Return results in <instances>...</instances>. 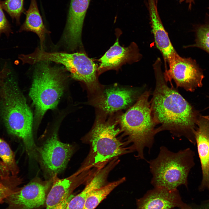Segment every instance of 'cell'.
I'll list each match as a JSON object with an SVG mask.
<instances>
[{"label": "cell", "mask_w": 209, "mask_h": 209, "mask_svg": "<svg viewBox=\"0 0 209 209\" xmlns=\"http://www.w3.org/2000/svg\"><path fill=\"white\" fill-rule=\"evenodd\" d=\"M195 43L185 48L195 47L201 49L209 54V21L197 25L195 28Z\"/></svg>", "instance_id": "22"}, {"label": "cell", "mask_w": 209, "mask_h": 209, "mask_svg": "<svg viewBox=\"0 0 209 209\" xmlns=\"http://www.w3.org/2000/svg\"><path fill=\"white\" fill-rule=\"evenodd\" d=\"M0 158L11 174L14 176H17L19 169L16 161L14 153L8 143L1 138Z\"/></svg>", "instance_id": "21"}, {"label": "cell", "mask_w": 209, "mask_h": 209, "mask_svg": "<svg viewBox=\"0 0 209 209\" xmlns=\"http://www.w3.org/2000/svg\"><path fill=\"white\" fill-rule=\"evenodd\" d=\"M52 179L44 181L36 177L23 187L18 188L8 195L4 202L5 209H35L45 203Z\"/></svg>", "instance_id": "9"}, {"label": "cell", "mask_w": 209, "mask_h": 209, "mask_svg": "<svg viewBox=\"0 0 209 209\" xmlns=\"http://www.w3.org/2000/svg\"><path fill=\"white\" fill-rule=\"evenodd\" d=\"M149 93L145 91L142 94L119 119L121 130L132 144V151H135L136 157L142 160L145 159V149H151L157 133L149 101Z\"/></svg>", "instance_id": "4"}, {"label": "cell", "mask_w": 209, "mask_h": 209, "mask_svg": "<svg viewBox=\"0 0 209 209\" xmlns=\"http://www.w3.org/2000/svg\"><path fill=\"white\" fill-rule=\"evenodd\" d=\"M22 181L17 176H13L3 162L0 160V188L8 187L15 189Z\"/></svg>", "instance_id": "24"}, {"label": "cell", "mask_w": 209, "mask_h": 209, "mask_svg": "<svg viewBox=\"0 0 209 209\" xmlns=\"http://www.w3.org/2000/svg\"><path fill=\"white\" fill-rule=\"evenodd\" d=\"M125 180L123 178L97 189L88 196L83 209H94L116 187Z\"/></svg>", "instance_id": "20"}, {"label": "cell", "mask_w": 209, "mask_h": 209, "mask_svg": "<svg viewBox=\"0 0 209 209\" xmlns=\"http://www.w3.org/2000/svg\"><path fill=\"white\" fill-rule=\"evenodd\" d=\"M0 109L8 132L21 140L29 156L35 159L37 147L33 135L32 113L17 82L9 76L1 89Z\"/></svg>", "instance_id": "2"}, {"label": "cell", "mask_w": 209, "mask_h": 209, "mask_svg": "<svg viewBox=\"0 0 209 209\" xmlns=\"http://www.w3.org/2000/svg\"><path fill=\"white\" fill-rule=\"evenodd\" d=\"M74 151L73 145L61 142L56 132L37 148V158L49 179L65 169Z\"/></svg>", "instance_id": "8"}, {"label": "cell", "mask_w": 209, "mask_h": 209, "mask_svg": "<svg viewBox=\"0 0 209 209\" xmlns=\"http://www.w3.org/2000/svg\"><path fill=\"white\" fill-rule=\"evenodd\" d=\"M118 37L113 45L99 60L100 64L98 69L99 73L108 70L117 69L123 64L136 62L141 59L142 55L135 42H132L128 47H123L119 44Z\"/></svg>", "instance_id": "15"}, {"label": "cell", "mask_w": 209, "mask_h": 209, "mask_svg": "<svg viewBox=\"0 0 209 209\" xmlns=\"http://www.w3.org/2000/svg\"><path fill=\"white\" fill-rule=\"evenodd\" d=\"M208 8L209 9V8Z\"/></svg>", "instance_id": "30"}, {"label": "cell", "mask_w": 209, "mask_h": 209, "mask_svg": "<svg viewBox=\"0 0 209 209\" xmlns=\"http://www.w3.org/2000/svg\"><path fill=\"white\" fill-rule=\"evenodd\" d=\"M15 190L14 189L8 187L0 188V203L4 202V201L6 198Z\"/></svg>", "instance_id": "26"}, {"label": "cell", "mask_w": 209, "mask_h": 209, "mask_svg": "<svg viewBox=\"0 0 209 209\" xmlns=\"http://www.w3.org/2000/svg\"><path fill=\"white\" fill-rule=\"evenodd\" d=\"M19 58L23 64L33 65L47 61L62 65L73 78L83 82L88 88L94 87L98 82L96 65L83 53L48 52L37 47L31 53L20 55Z\"/></svg>", "instance_id": "7"}, {"label": "cell", "mask_w": 209, "mask_h": 209, "mask_svg": "<svg viewBox=\"0 0 209 209\" xmlns=\"http://www.w3.org/2000/svg\"><path fill=\"white\" fill-rule=\"evenodd\" d=\"M106 183V179L103 175L99 173L95 174L81 192L74 196L70 200L66 209H83L89 194L104 186Z\"/></svg>", "instance_id": "19"}, {"label": "cell", "mask_w": 209, "mask_h": 209, "mask_svg": "<svg viewBox=\"0 0 209 209\" xmlns=\"http://www.w3.org/2000/svg\"><path fill=\"white\" fill-rule=\"evenodd\" d=\"M161 64L158 58L153 65L156 87L151 108L155 123L161 125L157 133L168 131L174 136L185 137L195 145L198 114L177 91L168 86Z\"/></svg>", "instance_id": "1"}, {"label": "cell", "mask_w": 209, "mask_h": 209, "mask_svg": "<svg viewBox=\"0 0 209 209\" xmlns=\"http://www.w3.org/2000/svg\"><path fill=\"white\" fill-rule=\"evenodd\" d=\"M152 30L155 45L168 62L177 52L174 48L160 17L154 0H147Z\"/></svg>", "instance_id": "17"}, {"label": "cell", "mask_w": 209, "mask_h": 209, "mask_svg": "<svg viewBox=\"0 0 209 209\" xmlns=\"http://www.w3.org/2000/svg\"><path fill=\"white\" fill-rule=\"evenodd\" d=\"M137 209H192V206L183 202L177 189L154 187L137 200Z\"/></svg>", "instance_id": "13"}, {"label": "cell", "mask_w": 209, "mask_h": 209, "mask_svg": "<svg viewBox=\"0 0 209 209\" xmlns=\"http://www.w3.org/2000/svg\"><path fill=\"white\" fill-rule=\"evenodd\" d=\"M88 173L79 169L74 174L64 179L52 178V184L46 196V209H66L74 196V190L86 180Z\"/></svg>", "instance_id": "11"}, {"label": "cell", "mask_w": 209, "mask_h": 209, "mask_svg": "<svg viewBox=\"0 0 209 209\" xmlns=\"http://www.w3.org/2000/svg\"><path fill=\"white\" fill-rule=\"evenodd\" d=\"M167 63L169 69L164 73L167 81L173 79L177 87L191 92L202 87L204 76L195 60L183 57L177 53Z\"/></svg>", "instance_id": "10"}, {"label": "cell", "mask_w": 209, "mask_h": 209, "mask_svg": "<svg viewBox=\"0 0 209 209\" xmlns=\"http://www.w3.org/2000/svg\"><path fill=\"white\" fill-rule=\"evenodd\" d=\"M192 209H209V202H205L199 205L192 206Z\"/></svg>", "instance_id": "27"}, {"label": "cell", "mask_w": 209, "mask_h": 209, "mask_svg": "<svg viewBox=\"0 0 209 209\" xmlns=\"http://www.w3.org/2000/svg\"><path fill=\"white\" fill-rule=\"evenodd\" d=\"M0 0V37L2 34L9 37L12 33L10 24L3 11Z\"/></svg>", "instance_id": "25"}, {"label": "cell", "mask_w": 209, "mask_h": 209, "mask_svg": "<svg viewBox=\"0 0 209 209\" xmlns=\"http://www.w3.org/2000/svg\"><path fill=\"white\" fill-rule=\"evenodd\" d=\"M182 2H185L188 4V6H191L192 4L194 3V0H181Z\"/></svg>", "instance_id": "28"}, {"label": "cell", "mask_w": 209, "mask_h": 209, "mask_svg": "<svg viewBox=\"0 0 209 209\" xmlns=\"http://www.w3.org/2000/svg\"><path fill=\"white\" fill-rule=\"evenodd\" d=\"M47 61L38 62L34 70L29 96L39 122L48 110L55 108L62 96L66 76L64 68L51 65Z\"/></svg>", "instance_id": "5"}, {"label": "cell", "mask_w": 209, "mask_h": 209, "mask_svg": "<svg viewBox=\"0 0 209 209\" xmlns=\"http://www.w3.org/2000/svg\"><path fill=\"white\" fill-rule=\"evenodd\" d=\"M120 131L116 123L99 118L86 137L90 150L80 168H100L113 159L132 151L118 138Z\"/></svg>", "instance_id": "6"}, {"label": "cell", "mask_w": 209, "mask_h": 209, "mask_svg": "<svg viewBox=\"0 0 209 209\" xmlns=\"http://www.w3.org/2000/svg\"><path fill=\"white\" fill-rule=\"evenodd\" d=\"M0 2L3 9L19 25L21 16L25 11L24 0H4Z\"/></svg>", "instance_id": "23"}, {"label": "cell", "mask_w": 209, "mask_h": 209, "mask_svg": "<svg viewBox=\"0 0 209 209\" xmlns=\"http://www.w3.org/2000/svg\"><path fill=\"white\" fill-rule=\"evenodd\" d=\"M25 14V20L20 27L19 32L30 31L36 33L40 40V48L44 49L45 36L49 32L44 24L36 0H31L29 7Z\"/></svg>", "instance_id": "18"}, {"label": "cell", "mask_w": 209, "mask_h": 209, "mask_svg": "<svg viewBox=\"0 0 209 209\" xmlns=\"http://www.w3.org/2000/svg\"><path fill=\"white\" fill-rule=\"evenodd\" d=\"M194 156L189 148L174 152L161 146L157 156L147 162L152 176L151 184L154 187L170 190L182 185L187 188L188 176L195 165Z\"/></svg>", "instance_id": "3"}, {"label": "cell", "mask_w": 209, "mask_h": 209, "mask_svg": "<svg viewBox=\"0 0 209 209\" xmlns=\"http://www.w3.org/2000/svg\"><path fill=\"white\" fill-rule=\"evenodd\" d=\"M137 90L118 87L106 89L93 100L91 104L106 113H112L130 106L139 97Z\"/></svg>", "instance_id": "14"}, {"label": "cell", "mask_w": 209, "mask_h": 209, "mask_svg": "<svg viewBox=\"0 0 209 209\" xmlns=\"http://www.w3.org/2000/svg\"><path fill=\"white\" fill-rule=\"evenodd\" d=\"M158 0H154L155 3L157 5H158Z\"/></svg>", "instance_id": "29"}, {"label": "cell", "mask_w": 209, "mask_h": 209, "mask_svg": "<svg viewBox=\"0 0 209 209\" xmlns=\"http://www.w3.org/2000/svg\"><path fill=\"white\" fill-rule=\"evenodd\" d=\"M90 0H71L62 39L65 46L74 51L82 44L81 35Z\"/></svg>", "instance_id": "12"}, {"label": "cell", "mask_w": 209, "mask_h": 209, "mask_svg": "<svg viewBox=\"0 0 209 209\" xmlns=\"http://www.w3.org/2000/svg\"><path fill=\"white\" fill-rule=\"evenodd\" d=\"M197 125L195 138L202 173L199 190L209 191V116H199Z\"/></svg>", "instance_id": "16"}]
</instances>
